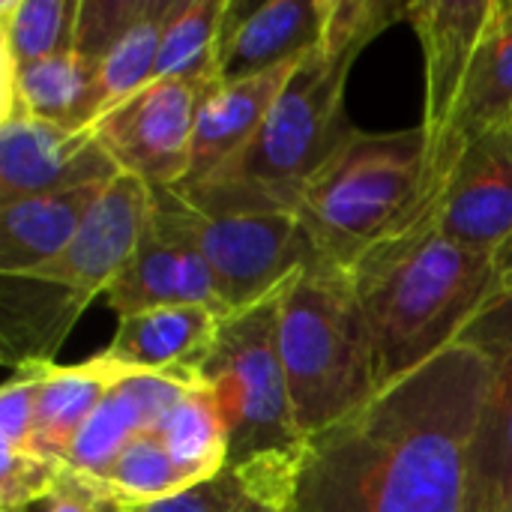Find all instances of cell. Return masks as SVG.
<instances>
[{
  "mask_svg": "<svg viewBox=\"0 0 512 512\" xmlns=\"http://www.w3.org/2000/svg\"><path fill=\"white\" fill-rule=\"evenodd\" d=\"M495 354L465 336L309 438L294 512H465Z\"/></svg>",
  "mask_w": 512,
  "mask_h": 512,
  "instance_id": "obj_1",
  "label": "cell"
},
{
  "mask_svg": "<svg viewBox=\"0 0 512 512\" xmlns=\"http://www.w3.org/2000/svg\"><path fill=\"white\" fill-rule=\"evenodd\" d=\"M483 339L495 369L474 435L465 512H512V324L504 339Z\"/></svg>",
  "mask_w": 512,
  "mask_h": 512,
  "instance_id": "obj_20",
  "label": "cell"
},
{
  "mask_svg": "<svg viewBox=\"0 0 512 512\" xmlns=\"http://www.w3.org/2000/svg\"><path fill=\"white\" fill-rule=\"evenodd\" d=\"M171 6L174 0H144V9L138 12V18L99 60L102 117L111 108H117L123 99L135 96L138 90L156 81V63H159L162 33H165Z\"/></svg>",
  "mask_w": 512,
  "mask_h": 512,
  "instance_id": "obj_25",
  "label": "cell"
},
{
  "mask_svg": "<svg viewBox=\"0 0 512 512\" xmlns=\"http://www.w3.org/2000/svg\"><path fill=\"white\" fill-rule=\"evenodd\" d=\"M297 63L270 69L255 78H243V81H219L207 93V99L198 111L189 174L183 183H198V180L222 171L228 162H234L252 144V138L264 126L276 96L282 93L291 72L297 69Z\"/></svg>",
  "mask_w": 512,
  "mask_h": 512,
  "instance_id": "obj_16",
  "label": "cell"
},
{
  "mask_svg": "<svg viewBox=\"0 0 512 512\" xmlns=\"http://www.w3.org/2000/svg\"><path fill=\"white\" fill-rule=\"evenodd\" d=\"M81 0H3L0 60L24 66L75 48Z\"/></svg>",
  "mask_w": 512,
  "mask_h": 512,
  "instance_id": "obj_26",
  "label": "cell"
},
{
  "mask_svg": "<svg viewBox=\"0 0 512 512\" xmlns=\"http://www.w3.org/2000/svg\"><path fill=\"white\" fill-rule=\"evenodd\" d=\"M141 9L144 0H81L72 51L99 63L108 48L126 33V27L138 18Z\"/></svg>",
  "mask_w": 512,
  "mask_h": 512,
  "instance_id": "obj_32",
  "label": "cell"
},
{
  "mask_svg": "<svg viewBox=\"0 0 512 512\" xmlns=\"http://www.w3.org/2000/svg\"><path fill=\"white\" fill-rule=\"evenodd\" d=\"M327 0H228L219 81H243L303 60L321 42Z\"/></svg>",
  "mask_w": 512,
  "mask_h": 512,
  "instance_id": "obj_13",
  "label": "cell"
},
{
  "mask_svg": "<svg viewBox=\"0 0 512 512\" xmlns=\"http://www.w3.org/2000/svg\"><path fill=\"white\" fill-rule=\"evenodd\" d=\"M153 210L201 252L225 315L282 294L315 255L294 213L198 210L174 189H153Z\"/></svg>",
  "mask_w": 512,
  "mask_h": 512,
  "instance_id": "obj_7",
  "label": "cell"
},
{
  "mask_svg": "<svg viewBox=\"0 0 512 512\" xmlns=\"http://www.w3.org/2000/svg\"><path fill=\"white\" fill-rule=\"evenodd\" d=\"M408 3L411 0H327L318 48L357 60L381 30L408 15Z\"/></svg>",
  "mask_w": 512,
  "mask_h": 512,
  "instance_id": "obj_29",
  "label": "cell"
},
{
  "mask_svg": "<svg viewBox=\"0 0 512 512\" xmlns=\"http://www.w3.org/2000/svg\"><path fill=\"white\" fill-rule=\"evenodd\" d=\"M87 306L60 285L33 276H3V363L15 369L54 360Z\"/></svg>",
  "mask_w": 512,
  "mask_h": 512,
  "instance_id": "obj_21",
  "label": "cell"
},
{
  "mask_svg": "<svg viewBox=\"0 0 512 512\" xmlns=\"http://www.w3.org/2000/svg\"><path fill=\"white\" fill-rule=\"evenodd\" d=\"M0 93H12L33 117L72 132L93 129L102 117L99 63L78 51L24 66L0 60Z\"/></svg>",
  "mask_w": 512,
  "mask_h": 512,
  "instance_id": "obj_19",
  "label": "cell"
},
{
  "mask_svg": "<svg viewBox=\"0 0 512 512\" xmlns=\"http://www.w3.org/2000/svg\"><path fill=\"white\" fill-rule=\"evenodd\" d=\"M93 480L126 510L156 504V501H165V498L195 489L183 477V471L174 465V459L168 456V450L156 432L135 435L126 444V450Z\"/></svg>",
  "mask_w": 512,
  "mask_h": 512,
  "instance_id": "obj_27",
  "label": "cell"
},
{
  "mask_svg": "<svg viewBox=\"0 0 512 512\" xmlns=\"http://www.w3.org/2000/svg\"><path fill=\"white\" fill-rule=\"evenodd\" d=\"M48 363L54 360L15 366L12 375L6 378L0 390V450H30L36 399Z\"/></svg>",
  "mask_w": 512,
  "mask_h": 512,
  "instance_id": "obj_31",
  "label": "cell"
},
{
  "mask_svg": "<svg viewBox=\"0 0 512 512\" xmlns=\"http://www.w3.org/2000/svg\"><path fill=\"white\" fill-rule=\"evenodd\" d=\"M348 273L366 315L378 387L474 336L512 303V255L462 246L432 216L372 246Z\"/></svg>",
  "mask_w": 512,
  "mask_h": 512,
  "instance_id": "obj_2",
  "label": "cell"
},
{
  "mask_svg": "<svg viewBox=\"0 0 512 512\" xmlns=\"http://www.w3.org/2000/svg\"><path fill=\"white\" fill-rule=\"evenodd\" d=\"M225 315L207 306H159L117 318L108 351L138 372L201 378Z\"/></svg>",
  "mask_w": 512,
  "mask_h": 512,
  "instance_id": "obj_15",
  "label": "cell"
},
{
  "mask_svg": "<svg viewBox=\"0 0 512 512\" xmlns=\"http://www.w3.org/2000/svg\"><path fill=\"white\" fill-rule=\"evenodd\" d=\"M63 462L36 450H0V512L39 507L63 477Z\"/></svg>",
  "mask_w": 512,
  "mask_h": 512,
  "instance_id": "obj_30",
  "label": "cell"
},
{
  "mask_svg": "<svg viewBox=\"0 0 512 512\" xmlns=\"http://www.w3.org/2000/svg\"><path fill=\"white\" fill-rule=\"evenodd\" d=\"M432 219L462 246L512 255V123L465 141Z\"/></svg>",
  "mask_w": 512,
  "mask_h": 512,
  "instance_id": "obj_11",
  "label": "cell"
},
{
  "mask_svg": "<svg viewBox=\"0 0 512 512\" xmlns=\"http://www.w3.org/2000/svg\"><path fill=\"white\" fill-rule=\"evenodd\" d=\"M228 0H174L165 21L156 81H219V36Z\"/></svg>",
  "mask_w": 512,
  "mask_h": 512,
  "instance_id": "obj_24",
  "label": "cell"
},
{
  "mask_svg": "<svg viewBox=\"0 0 512 512\" xmlns=\"http://www.w3.org/2000/svg\"><path fill=\"white\" fill-rule=\"evenodd\" d=\"M132 375H138V369L117 360L108 348L75 366L48 363L36 399L30 450L63 462L75 435L99 408V402Z\"/></svg>",
  "mask_w": 512,
  "mask_h": 512,
  "instance_id": "obj_18",
  "label": "cell"
},
{
  "mask_svg": "<svg viewBox=\"0 0 512 512\" xmlns=\"http://www.w3.org/2000/svg\"><path fill=\"white\" fill-rule=\"evenodd\" d=\"M117 174L96 129H60L33 117L12 93H0V204Z\"/></svg>",
  "mask_w": 512,
  "mask_h": 512,
  "instance_id": "obj_10",
  "label": "cell"
},
{
  "mask_svg": "<svg viewBox=\"0 0 512 512\" xmlns=\"http://www.w3.org/2000/svg\"><path fill=\"white\" fill-rule=\"evenodd\" d=\"M150 210L153 189L144 180L120 171L102 189L72 243L54 261L24 276L60 285L84 303H93L99 294L108 291V285L138 249L150 225Z\"/></svg>",
  "mask_w": 512,
  "mask_h": 512,
  "instance_id": "obj_12",
  "label": "cell"
},
{
  "mask_svg": "<svg viewBox=\"0 0 512 512\" xmlns=\"http://www.w3.org/2000/svg\"><path fill=\"white\" fill-rule=\"evenodd\" d=\"M504 123H512V0H492L462 90L453 144L462 153L471 135Z\"/></svg>",
  "mask_w": 512,
  "mask_h": 512,
  "instance_id": "obj_22",
  "label": "cell"
},
{
  "mask_svg": "<svg viewBox=\"0 0 512 512\" xmlns=\"http://www.w3.org/2000/svg\"><path fill=\"white\" fill-rule=\"evenodd\" d=\"M141 432H150L147 420H144L138 402L132 399V393L126 390V381H120L99 402V408L90 414V420L81 426L63 465L78 474L99 477L126 450V444Z\"/></svg>",
  "mask_w": 512,
  "mask_h": 512,
  "instance_id": "obj_28",
  "label": "cell"
},
{
  "mask_svg": "<svg viewBox=\"0 0 512 512\" xmlns=\"http://www.w3.org/2000/svg\"><path fill=\"white\" fill-rule=\"evenodd\" d=\"M492 0H411L405 21L414 27L423 48V141H426V168L420 192V222L432 216V207L441 198V189L459 159L453 144L456 117L468 69L483 36Z\"/></svg>",
  "mask_w": 512,
  "mask_h": 512,
  "instance_id": "obj_8",
  "label": "cell"
},
{
  "mask_svg": "<svg viewBox=\"0 0 512 512\" xmlns=\"http://www.w3.org/2000/svg\"><path fill=\"white\" fill-rule=\"evenodd\" d=\"M354 57L312 48L276 96L252 144L222 171L171 186L198 210L294 213L309 177L357 129L345 117V81Z\"/></svg>",
  "mask_w": 512,
  "mask_h": 512,
  "instance_id": "obj_3",
  "label": "cell"
},
{
  "mask_svg": "<svg viewBox=\"0 0 512 512\" xmlns=\"http://www.w3.org/2000/svg\"><path fill=\"white\" fill-rule=\"evenodd\" d=\"M219 81H153L111 108L93 129L111 162L150 189H171L186 180L192 135L207 93Z\"/></svg>",
  "mask_w": 512,
  "mask_h": 512,
  "instance_id": "obj_9",
  "label": "cell"
},
{
  "mask_svg": "<svg viewBox=\"0 0 512 512\" xmlns=\"http://www.w3.org/2000/svg\"><path fill=\"white\" fill-rule=\"evenodd\" d=\"M156 435L192 486L210 483L228 471V426L207 387L189 390L156 426Z\"/></svg>",
  "mask_w": 512,
  "mask_h": 512,
  "instance_id": "obj_23",
  "label": "cell"
},
{
  "mask_svg": "<svg viewBox=\"0 0 512 512\" xmlns=\"http://www.w3.org/2000/svg\"><path fill=\"white\" fill-rule=\"evenodd\" d=\"M279 357L306 441L375 396L372 339L348 270L312 255L294 273L279 294Z\"/></svg>",
  "mask_w": 512,
  "mask_h": 512,
  "instance_id": "obj_4",
  "label": "cell"
},
{
  "mask_svg": "<svg viewBox=\"0 0 512 512\" xmlns=\"http://www.w3.org/2000/svg\"><path fill=\"white\" fill-rule=\"evenodd\" d=\"M246 501V492L237 480V474L228 468L225 474H219L210 483H201L183 495L156 501V504H144L129 512H237Z\"/></svg>",
  "mask_w": 512,
  "mask_h": 512,
  "instance_id": "obj_33",
  "label": "cell"
},
{
  "mask_svg": "<svg viewBox=\"0 0 512 512\" xmlns=\"http://www.w3.org/2000/svg\"><path fill=\"white\" fill-rule=\"evenodd\" d=\"M423 168L420 126L402 132L354 129L297 195L294 216L312 252L351 270L372 246L417 219Z\"/></svg>",
  "mask_w": 512,
  "mask_h": 512,
  "instance_id": "obj_5",
  "label": "cell"
},
{
  "mask_svg": "<svg viewBox=\"0 0 512 512\" xmlns=\"http://www.w3.org/2000/svg\"><path fill=\"white\" fill-rule=\"evenodd\" d=\"M105 300L117 312V318L183 303L207 306L225 315L216 282L201 252L177 228L156 216V210H150V225L126 267L108 285Z\"/></svg>",
  "mask_w": 512,
  "mask_h": 512,
  "instance_id": "obj_14",
  "label": "cell"
},
{
  "mask_svg": "<svg viewBox=\"0 0 512 512\" xmlns=\"http://www.w3.org/2000/svg\"><path fill=\"white\" fill-rule=\"evenodd\" d=\"M111 180L0 204V273L24 276L54 261L72 243L90 207Z\"/></svg>",
  "mask_w": 512,
  "mask_h": 512,
  "instance_id": "obj_17",
  "label": "cell"
},
{
  "mask_svg": "<svg viewBox=\"0 0 512 512\" xmlns=\"http://www.w3.org/2000/svg\"><path fill=\"white\" fill-rule=\"evenodd\" d=\"M237 512H273V510H267V507H261V504H252V501H243V507Z\"/></svg>",
  "mask_w": 512,
  "mask_h": 512,
  "instance_id": "obj_35",
  "label": "cell"
},
{
  "mask_svg": "<svg viewBox=\"0 0 512 512\" xmlns=\"http://www.w3.org/2000/svg\"><path fill=\"white\" fill-rule=\"evenodd\" d=\"M201 381L228 426V468L306 447L279 357V294L222 321Z\"/></svg>",
  "mask_w": 512,
  "mask_h": 512,
  "instance_id": "obj_6",
  "label": "cell"
},
{
  "mask_svg": "<svg viewBox=\"0 0 512 512\" xmlns=\"http://www.w3.org/2000/svg\"><path fill=\"white\" fill-rule=\"evenodd\" d=\"M39 512H129L117 504L90 474L63 468L54 492L39 504Z\"/></svg>",
  "mask_w": 512,
  "mask_h": 512,
  "instance_id": "obj_34",
  "label": "cell"
}]
</instances>
